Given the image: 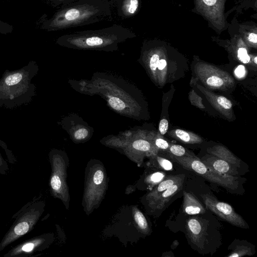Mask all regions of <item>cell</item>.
<instances>
[{
    "label": "cell",
    "instance_id": "f35d334b",
    "mask_svg": "<svg viewBox=\"0 0 257 257\" xmlns=\"http://www.w3.org/2000/svg\"><path fill=\"white\" fill-rule=\"evenodd\" d=\"M257 57L255 56L253 59H252V62L254 63L255 65L257 64Z\"/></svg>",
    "mask_w": 257,
    "mask_h": 257
},
{
    "label": "cell",
    "instance_id": "8d00e7d4",
    "mask_svg": "<svg viewBox=\"0 0 257 257\" xmlns=\"http://www.w3.org/2000/svg\"><path fill=\"white\" fill-rule=\"evenodd\" d=\"M205 4L208 6H212L216 2V0H203Z\"/></svg>",
    "mask_w": 257,
    "mask_h": 257
},
{
    "label": "cell",
    "instance_id": "74e56055",
    "mask_svg": "<svg viewBox=\"0 0 257 257\" xmlns=\"http://www.w3.org/2000/svg\"><path fill=\"white\" fill-rule=\"evenodd\" d=\"M178 241L177 240H175L172 243L173 247L175 248L176 246H178Z\"/></svg>",
    "mask_w": 257,
    "mask_h": 257
},
{
    "label": "cell",
    "instance_id": "4fadbf2b",
    "mask_svg": "<svg viewBox=\"0 0 257 257\" xmlns=\"http://www.w3.org/2000/svg\"><path fill=\"white\" fill-rule=\"evenodd\" d=\"M184 179L171 185L151 200L155 209L160 210L165 207L171 199L182 189Z\"/></svg>",
    "mask_w": 257,
    "mask_h": 257
},
{
    "label": "cell",
    "instance_id": "1f68e13d",
    "mask_svg": "<svg viewBox=\"0 0 257 257\" xmlns=\"http://www.w3.org/2000/svg\"><path fill=\"white\" fill-rule=\"evenodd\" d=\"M168 121L166 118L162 119L159 124V134L162 136L165 135L168 131Z\"/></svg>",
    "mask_w": 257,
    "mask_h": 257
},
{
    "label": "cell",
    "instance_id": "4316f807",
    "mask_svg": "<svg viewBox=\"0 0 257 257\" xmlns=\"http://www.w3.org/2000/svg\"><path fill=\"white\" fill-rule=\"evenodd\" d=\"M108 102L110 106L116 110H123L125 107L124 103L116 97H111L109 98Z\"/></svg>",
    "mask_w": 257,
    "mask_h": 257
},
{
    "label": "cell",
    "instance_id": "4dcf8cb0",
    "mask_svg": "<svg viewBox=\"0 0 257 257\" xmlns=\"http://www.w3.org/2000/svg\"><path fill=\"white\" fill-rule=\"evenodd\" d=\"M246 69L243 65H238L234 69V74L235 76L238 79L243 78L246 75Z\"/></svg>",
    "mask_w": 257,
    "mask_h": 257
},
{
    "label": "cell",
    "instance_id": "277c9868",
    "mask_svg": "<svg viewBox=\"0 0 257 257\" xmlns=\"http://www.w3.org/2000/svg\"><path fill=\"white\" fill-rule=\"evenodd\" d=\"M170 157L183 168L195 172L210 182L231 190H235L238 187L237 177L219 173L207 168L194 155L190 156Z\"/></svg>",
    "mask_w": 257,
    "mask_h": 257
},
{
    "label": "cell",
    "instance_id": "6da1fadb",
    "mask_svg": "<svg viewBox=\"0 0 257 257\" xmlns=\"http://www.w3.org/2000/svg\"><path fill=\"white\" fill-rule=\"evenodd\" d=\"M116 0H79L59 7L41 28L56 31L110 20Z\"/></svg>",
    "mask_w": 257,
    "mask_h": 257
},
{
    "label": "cell",
    "instance_id": "9c48e42d",
    "mask_svg": "<svg viewBox=\"0 0 257 257\" xmlns=\"http://www.w3.org/2000/svg\"><path fill=\"white\" fill-rule=\"evenodd\" d=\"M196 86L216 110L228 120L233 119L232 104L229 99L223 96L216 94L198 84Z\"/></svg>",
    "mask_w": 257,
    "mask_h": 257
},
{
    "label": "cell",
    "instance_id": "5b68a950",
    "mask_svg": "<svg viewBox=\"0 0 257 257\" xmlns=\"http://www.w3.org/2000/svg\"><path fill=\"white\" fill-rule=\"evenodd\" d=\"M41 213L40 204L38 203L34 202L23 208L0 242V251L30 232L38 220Z\"/></svg>",
    "mask_w": 257,
    "mask_h": 257
},
{
    "label": "cell",
    "instance_id": "cb8c5ba5",
    "mask_svg": "<svg viewBox=\"0 0 257 257\" xmlns=\"http://www.w3.org/2000/svg\"><path fill=\"white\" fill-rule=\"evenodd\" d=\"M155 161L157 167L165 171H171L173 170V164L172 162L165 158L155 155Z\"/></svg>",
    "mask_w": 257,
    "mask_h": 257
},
{
    "label": "cell",
    "instance_id": "30bf717a",
    "mask_svg": "<svg viewBox=\"0 0 257 257\" xmlns=\"http://www.w3.org/2000/svg\"><path fill=\"white\" fill-rule=\"evenodd\" d=\"M170 66L167 60L157 53L153 54L149 58V69L156 82L161 86H163L167 81Z\"/></svg>",
    "mask_w": 257,
    "mask_h": 257
},
{
    "label": "cell",
    "instance_id": "7c38bea8",
    "mask_svg": "<svg viewBox=\"0 0 257 257\" xmlns=\"http://www.w3.org/2000/svg\"><path fill=\"white\" fill-rule=\"evenodd\" d=\"M44 239L41 237L32 238L15 246L6 254L5 257L28 255L34 253L43 244Z\"/></svg>",
    "mask_w": 257,
    "mask_h": 257
},
{
    "label": "cell",
    "instance_id": "836d02e7",
    "mask_svg": "<svg viewBox=\"0 0 257 257\" xmlns=\"http://www.w3.org/2000/svg\"><path fill=\"white\" fill-rule=\"evenodd\" d=\"M103 179V173L101 170L96 171L93 177L94 183L96 185L101 184Z\"/></svg>",
    "mask_w": 257,
    "mask_h": 257
},
{
    "label": "cell",
    "instance_id": "5bb4252c",
    "mask_svg": "<svg viewBox=\"0 0 257 257\" xmlns=\"http://www.w3.org/2000/svg\"><path fill=\"white\" fill-rule=\"evenodd\" d=\"M183 212L188 215L204 214L206 208L198 199L190 192H183Z\"/></svg>",
    "mask_w": 257,
    "mask_h": 257
},
{
    "label": "cell",
    "instance_id": "e0dca14e",
    "mask_svg": "<svg viewBox=\"0 0 257 257\" xmlns=\"http://www.w3.org/2000/svg\"><path fill=\"white\" fill-rule=\"evenodd\" d=\"M168 135L175 140L187 144H200L203 142L202 138L198 135L179 128L170 131Z\"/></svg>",
    "mask_w": 257,
    "mask_h": 257
},
{
    "label": "cell",
    "instance_id": "603a6c76",
    "mask_svg": "<svg viewBox=\"0 0 257 257\" xmlns=\"http://www.w3.org/2000/svg\"><path fill=\"white\" fill-rule=\"evenodd\" d=\"M134 218L139 227L143 231L148 230V224L143 214L138 210L135 211Z\"/></svg>",
    "mask_w": 257,
    "mask_h": 257
},
{
    "label": "cell",
    "instance_id": "44dd1931",
    "mask_svg": "<svg viewBox=\"0 0 257 257\" xmlns=\"http://www.w3.org/2000/svg\"><path fill=\"white\" fill-rule=\"evenodd\" d=\"M150 141L144 139L137 140L133 143V147L138 151L142 152H150L151 153L152 149V140Z\"/></svg>",
    "mask_w": 257,
    "mask_h": 257
},
{
    "label": "cell",
    "instance_id": "d6986e66",
    "mask_svg": "<svg viewBox=\"0 0 257 257\" xmlns=\"http://www.w3.org/2000/svg\"><path fill=\"white\" fill-rule=\"evenodd\" d=\"M160 134L152 138V149L151 154L155 155L160 150H167L169 147L170 144L161 136Z\"/></svg>",
    "mask_w": 257,
    "mask_h": 257
},
{
    "label": "cell",
    "instance_id": "3957f363",
    "mask_svg": "<svg viewBox=\"0 0 257 257\" xmlns=\"http://www.w3.org/2000/svg\"><path fill=\"white\" fill-rule=\"evenodd\" d=\"M134 37L130 29L114 24L100 29L66 34L59 37L56 43L73 48L112 50L116 48L119 43Z\"/></svg>",
    "mask_w": 257,
    "mask_h": 257
},
{
    "label": "cell",
    "instance_id": "ffe728a7",
    "mask_svg": "<svg viewBox=\"0 0 257 257\" xmlns=\"http://www.w3.org/2000/svg\"><path fill=\"white\" fill-rule=\"evenodd\" d=\"M170 154V156L183 157L194 155L185 148L179 145L170 144L169 147L167 150Z\"/></svg>",
    "mask_w": 257,
    "mask_h": 257
},
{
    "label": "cell",
    "instance_id": "7402d4cb",
    "mask_svg": "<svg viewBox=\"0 0 257 257\" xmlns=\"http://www.w3.org/2000/svg\"><path fill=\"white\" fill-rule=\"evenodd\" d=\"M253 254L251 248L245 245H236L230 254L227 257H240L245 255H251Z\"/></svg>",
    "mask_w": 257,
    "mask_h": 257
},
{
    "label": "cell",
    "instance_id": "484cf974",
    "mask_svg": "<svg viewBox=\"0 0 257 257\" xmlns=\"http://www.w3.org/2000/svg\"><path fill=\"white\" fill-rule=\"evenodd\" d=\"M166 177V174L163 172H157L152 174L149 177L148 181L151 184H158Z\"/></svg>",
    "mask_w": 257,
    "mask_h": 257
},
{
    "label": "cell",
    "instance_id": "ba28073f",
    "mask_svg": "<svg viewBox=\"0 0 257 257\" xmlns=\"http://www.w3.org/2000/svg\"><path fill=\"white\" fill-rule=\"evenodd\" d=\"M207 225L199 217L189 218L186 221V228L189 240L198 249L204 250L208 243Z\"/></svg>",
    "mask_w": 257,
    "mask_h": 257
},
{
    "label": "cell",
    "instance_id": "8fae6325",
    "mask_svg": "<svg viewBox=\"0 0 257 257\" xmlns=\"http://www.w3.org/2000/svg\"><path fill=\"white\" fill-rule=\"evenodd\" d=\"M208 168L219 173L235 176L238 174L236 168L225 161L209 154L200 160Z\"/></svg>",
    "mask_w": 257,
    "mask_h": 257
},
{
    "label": "cell",
    "instance_id": "d590c367",
    "mask_svg": "<svg viewBox=\"0 0 257 257\" xmlns=\"http://www.w3.org/2000/svg\"><path fill=\"white\" fill-rule=\"evenodd\" d=\"M248 39L250 42L256 44L257 42V35L254 33H250Z\"/></svg>",
    "mask_w": 257,
    "mask_h": 257
},
{
    "label": "cell",
    "instance_id": "f546056e",
    "mask_svg": "<svg viewBox=\"0 0 257 257\" xmlns=\"http://www.w3.org/2000/svg\"><path fill=\"white\" fill-rule=\"evenodd\" d=\"M197 96L198 95H196L195 92L193 90L190 92L189 99L193 105L196 106L197 105V106L200 108H204V105L202 103L201 98L198 96L197 99H196Z\"/></svg>",
    "mask_w": 257,
    "mask_h": 257
},
{
    "label": "cell",
    "instance_id": "f1b7e54d",
    "mask_svg": "<svg viewBox=\"0 0 257 257\" xmlns=\"http://www.w3.org/2000/svg\"><path fill=\"white\" fill-rule=\"evenodd\" d=\"M48 5L54 7L59 8L64 5L79 0H43Z\"/></svg>",
    "mask_w": 257,
    "mask_h": 257
},
{
    "label": "cell",
    "instance_id": "e575fe53",
    "mask_svg": "<svg viewBox=\"0 0 257 257\" xmlns=\"http://www.w3.org/2000/svg\"><path fill=\"white\" fill-rule=\"evenodd\" d=\"M7 169V164L0 154V173L5 174V171Z\"/></svg>",
    "mask_w": 257,
    "mask_h": 257
},
{
    "label": "cell",
    "instance_id": "d6a6232c",
    "mask_svg": "<svg viewBox=\"0 0 257 257\" xmlns=\"http://www.w3.org/2000/svg\"><path fill=\"white\" fill-rule=\"evenodd\" d=\"M88 135V131L85 128H80L77 130L74 133V137L77 140H81L86 137Z\"/></svg>",
    "mask_w": 257,
    "mask_h": 257
},
{
    "label": "cell",
    "instance_id": "52a82bcc",
    "mask_svg": "<svg viewBox=\"0 0 257 257\" xmlns=\"http://www.w3.org/2000/svg\"><path fill=\"white\" fill-rule=\"evenodd\" d=\"M201 197L206 209L232 225L244 229L248 228L245 220L230 204L220 201L208 194H202Z\"/></svg>",
    "mask_w": 257,
    "mask_h": 257
},
{
    "label": "cell",
    "instance_id": "8992f818",
    "mask_svg": "<svg viewBox=\"0 0 257 257\" xmlns=\"http://www.w3.org/2000/svg\"><path fill=\"white\" fill-rule=\"evenodd\" d=\"M198 79L208 89L227 90L234 85V80L229 73L216 66L200 62L194 67Z\"/></svg>",
    "mask_w": 257,
    "mask_h": 257
},
{
    "label": "cell",
    "instance_id": "ac0fdd59",
    "mask_svg": "<svg viewBox=\"0 0 257 257\" xmlns=\"http://www.w3.org/2000/svg\"><path fill=\"white\" fill-rule=\"evenodd\" d=\"M183 178H184V175H169L166 177L158 184L153 192L150 193V197L151 200L162 192Z\"/></svg>",
    "mask_w": 257,
    "mask_h": 257
},
{
    "label": "cell",
    "instance_id": "7a4b0ae2",
    "mask_svg": "<svg viewBox=\"0 0 257 257\" xmlns=\"http://www.w3.org/2000/svg\"><path fill=\"white\" fill-rule=\"evenodd\" d=\"M38 71L34 61L17 70H6L0 78V107L12 109L30 103L36 95L32 80Z\"/></svg>",
    "mask_w": 257,
    "mask_h": 257
},
{
    "label": "cell",
    "instance_id": "9a60e30c",
    "mask_svg": "<svg viewBox=\"0 0 257 257\" xmlns=\"http://www.w3.org/2000/svg\"><path fill=\"white\" fill-rule=\"evenodd\" d=\"M139 0H116L114 7L117 14L122 19L132 17L137 12Z\"/></svg>",
    "mask_w": 257,
    "mask_h": 257
},
{
    "label": "cell",
    "instance_id": "2e32d148",
    "mask_svg": "<svg viewBox=\"0 0 257 257\" xmlns=\"http://www.w3.org/2000/svg\"><path fill=\"white\" fill-rule=\"evenodd\" d=\"M207 152L209 154L226 161L236 168L240 166L241 160L224 146L216 145L208 148Z\"/></svg>",
    "mask_w": 257,
    "mask_h": 257
},
{
    "label": "cell",
    "instance_id": "ab89813d",
    "mask_svg": "<svg viewBox=\"0 0 257 257\" xmlns=\"http://www.w3.org/2000/svg\"><path fill=\"white\" fill-rule=\"evenodd\" d=\"M0 1H1V0H0Z\"/></svg>",
    "mask_w": 257,
    "mask_h": 257
},
{
    "label": "cell",
    "instance_id": "83f0119b",
    "mask_svg": "<svg viewBox=\"0 0 257 257\" xmlns=\"http://www.w3.org/2000/svg\"><path fill=\"white\" fill-rule=\"evenodd\" d=\"M50 185L52 189L58 191L61 188V181L59 176L56 174H53L50 180Z\"/></svg>",
    "mask_w": 257,
    "mask_h": 257
},
{
    "label": "cell",
    "instance_id": "d4e9b609",
    "mask_svg": "<svg viewBox=\"0 0 257 257\" xmlns=\"http://www.w3.org/2000/svg\"><path fill=\"white\" fill-rule=\"evenodd\" d=\"M237 59L244 64H248L251 62V58L248 54L247 50L244 47H240L237 51Z\"/></svg>",
    "mask_w": 257,
    "mask_h": 257
}]
</instances>
